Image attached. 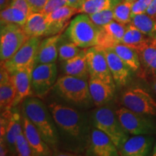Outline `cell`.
<instances>
[{
	"instance_id": "d4e9b609",
	"label": "cell",
	"mask_w": 156,
	"mask_h": 156,
	"mask_svg": "<svg viewBox=\"0 0 156 156\" xmlns=\"http://www.w3.org/2000/svg\"><path fill=\"white\" fill-rule=\"evenodd\" d=\"M111 48L119 56L132 71H136L140 67V58L139 54L135 48L124 44H118Z\"/></svg>"
},
{
	"instance_id": "8d00e7d4",
	"label": "cell",
	"mask_w": 156,
	"mask_h": 156,
	"mask_svg": "<svg viewBox=\"0 0 156 156\" xmlns=\"http://www.w3.org/2000/svg\"><path fill=\"white\" fill-rule=\"evenodd\" d=\"M9 6L20 9L28 16L34 12V11H33L32 8H31V7L27 0H11Z\"/></svg>"
},
{
	"instance_id": "484cf974",
	"label": "cell",
	"mask_w": 156,
	"mask_h": 156,
	"mask_svg": "<svg viewBox=\"0 0 156 156\" xmlns=\"http://www.w3.org/2000/svg\"><path fill=\"white\" fill-rule=\"evenodd\" d=\"M130 23L151 38H156V18L155 17L147 13L133 15Z\"/></svg>"
},
{
	"instance_id": "d6986e66",
	"label": "cell",
	"mask_w": 156,
	"mask_h": 156,
	"mask_svg": "<svg viewBox=\"0 0 156 156\" xmlns=\"http://www.w3.org/2000/svg\"><path fill=\"white\" fill-rule=\"evenodd\" d=\"M126 25L113 20L105 26L101 27L98 46L103 48H112L121 44L125 34Z\"/></svg>"
},
{
	"instance_id": "cb8c5ba5",
	"label": "cell",
	"mask_w": 156,
	"mask_h": 156,
	"mask_svg": "<svg viewBox=\"0 0 156 156\" xmlns=\"http://www.w3.org/2000/svg\"><path fill=\"white\" fill-rule=\"evenodd\" d=\"M152 38L142 33L132 23L126 25L125 34L122 38V44L135 48L137 52L151 44Z\"/></svg>"
},
{
	"instance_id": "9a60e30c",
	"label": "cell",
	"mask_w": 156,
	"mask_h": 156,
	"mask_svg": "<svg viewBox=\"0 0 156 156\" xmlns=\"http://www.w3.org/2000/svg\"><path fill=\"white\" fill-rule=\"evenodd\" d=\"M153 138L148 135H134L124 142L119 150L122 156H145L153 150Z\"/></svg>"
},
{
	"instance_id": "d590c367",
	"label": "cell",
	"mask_w": 156,
	"mask_h": 156,
	"mask_svg": "<svg viewBox=\"0 0 156 156\" xmlns=\"http://www.w3.org/2000/svg\"><path fill=\"white\" fill-rule=\"evenodd\" d=\"M67 5V0H48L42 12L48 15L60 7Z\"/></svg>"
},
{
	"instance_id": "ac0fdd59",
	"label": "cell",
	"mask_w": 156,
	"mask_h": 156,
	"mask_svg": "<svg viewBox=\"0 0 156 156\" xmlns=\"http://www.w3.org/2000/svg\"><path fill=\"white\" fill-rule=\"evenodd\" d=\"M109 69L116 85L124 86L129 80L131 69L122 61L112 48H104Z\"/></svg>"
},
{
	"instance_id": "d6a6232c",
	"label": "cell",
	"mask_w": 156,
	"mask_h": 156,
	"mask_svg": "<svg viewBox=\"0 0 156 156\" xmlns=\"http://www.w3.org/2000/svg\"><path fill=\"white\" fill-rule=\"evenodd\" d=\"M88 15L95 25L103 27L114 20V9H106Z\"/></svg>"
},
{
	"instance_id": "30bf717a",
	"label": "cell",
	"mask_w": 156,
	"mask_h": 156,
	"mask_svg": "<svg viewBox=\"0 0 156 156\" xmlns=\"http://www.w3.org/2000/svg\"><path fill=\"white\" fill-rule=\"evenodd\" d=\"M86 59L90 77L96 78L115 86L104 48L99 46L87 48Z\"/></svg>"
},
{
	"instance_id": "5bb4252c",
	"label": "cell",
	"mask_w": 156,
	"mask_h": 156,
	"mask_svg": "<svg viewBox=\"0 0 156 156\" xmlns=\"http://www.w3.org/2000/svg\"><path fill=\"white\" fill-rule=\"evenodd\" d=\"M22 119L23 132L30 144L34 155H50L51 153L50 146L44 141L34 124L25 114H23Z\"/></svg>"
},
{
	"instance_id": "60d3db41",
	"label": "cell",
	"mask_w": 156,
	"mask_h": 156,
	"mask_svg": "<svg viewBox=\"0 0 156 156\" xmlns=\"http://www.w3.org/2000/svg\"><path fill=\"white\" fill-rule=\"evenodd\" d=\"M146 13L153 17L156 16V0H153L150 7L146 12Z\"/></svg>"
},
{
	"instance_id": "e0dca14e",
	"label": "cell",
	"mask_w": 156,
	"mask_h": 156,
	"mask_svg": "<svg viewBox=\"0 0 156 156\" xmlns=\"http://www.w3.org/2000/svg\"><path fill=\"white\" fill-rule=\"evenodd\" d=\"M33 69L34 67L26 68L18 70L11 75V80L16 92L13 108L16 107L31 94Z\"/></svg>"
},
{
	"instance_id": "7402d4cb",
	"label": "cell",
	"mask_w": 156,
	"mask_h": 156,
	"mask_svg": "<svg viewBox=\"0 0 156 156\" xmlns=\"http://www.w3.org/2000/svg\"><path fill=\"white\" fill-rule=\"evenodd\" d=\"M86 51L87 48H83L75 57L64 62L63 72L64 75L85 80L90 77L86 59Z\"/></svg>"
},
{
	"instance_id": "52a82bcc",
	"label": "cell",
	"mask_w": 156,
	"mask_h": 156,
	"mask_svg": "<svg viewBox=\"0 0 156 156\" xmlns=\"http://www.w3.org/2000/svg\"><path fill=\"white\" fill-rule=\"evenodd\" d=\"M41 41V37L29 38L14 55L5 62H1V64L10 75L18 70L34 67Z\"/></svg>"
},
{
	"instance_id": "4dcf8cb0",
	"label": "cell",
	"mask_w": 156,
	"mask_h": 156,
	"mask_svg": "<svg viewBox=\"0 0 156 156\" xmlns=\"http://www.w3.org/2000/svg\"><path fill=\"white\" fill-rule=\"evenodd\" d=\"M64 38V36H62L58 43V58L62 62L75 57L81 51V48L75 43L71 41L69 38L67 41V39Z\"/></svg>"
},
{
	"instance_id": "ee69618b",
	"label": "cell",
	"mask_w": 156,
	"mask_h": 156,
	"mask_svg": "<svg viewBox=\"0 0 156 156\" xmlns=\"http://www.w3.org/2000/svg\"><path fill=\"white\" fill-rule=\"evenodd\" d=\"M152 87H153L154 91H155V93H156V78H155L153 80V82H152Z\"/></svg>"
},
{
	"instance_id": "5b68a950",
	"label": "cell",
	"mask_w": 156,
	"mask_h": 156,
	"mask_svg": "<svg viewBox=\"0 0 156 156\" xmlns=\"http://www.w3.org/2000/svg\"><path fill=\"white\" fill-rule=\"evenodd\" d=\"M93 120L95 128L107 134L118 150L129 139V134L122 126L116 113L110 108L104 107L98 108L93 114Z\"/></svg>"
},
{
	"instance_id": "8fae6325",
	"label": "cell",
	"mask_w": 156,
	"mask_h": 156,
	"mask_svg": "<svg viewBox=\"0 0 156 156\" xmlns=\"http://www.w3.org/2000/svg\"><path fill=\"white\" fill-rule=\"evenodd\" d=\"M57 80L55 63L35 64L32 73V88L38 97L42 98L54 88Z\"/></svg>"
},
{
	"instance_id": "e575fe53",
	"label": "cell",
	"mask_w": 156,
	"mask_h": 156,
	"mask_svg": "<svg viewBox=\"0 0 156 156\" xmlns=\"http://www.w3.org/2000/svg\"><path fill=\"white\" fill-rule=\"evenodd\" d=\"M153 1V0H134L132 7V17L133 15L146 13Z\"/></svg>"
},
{
	"instance_id": "f546056e",
	"label": "cell",
	"mask_w": 156,
	"mask_h": 156,
	"mask_svg": "<svg viewBox=\"0 0 156 156\" xmlns=\"http://www.w3.org/2000/svg\"><path fill=\"white\" fill-rule=\"evenodd\" d=\"M134 0H122L114 8V20L127 25L132 21V7Z\"/></svg>"
},
{
	"instance_id": "3957f363",
	"label": "cell",
	"mask_w": 156,
	"mask_h": 156,
	"mask_svg": "<svg viewBox=\"0 0 156 156\" xmlns=\"http://www.w3.org/2000/svg\"><path fill=\"white\" fill-rule=\"evenodd\" d=\"M101 28L88 15L81 13L69 23L65 35L80 48H88L98 46Z\"/></svg>"
},
{
	"instance_id": "1f68e13d",
	"label": "cell",
	"mask_w": 156,
	"mask_h": 156,
	"mask_svg": "<svg viewBox=\"0 0 156 156\" xmlns=\"http://www.w3.org/2000/svg\"><path fill=\"white\" fill-rule=\"evenodd\" d=\"M140 61L146 69L156 74V47L151 45L138 51Z\"/></svg>"
},
{
	"instance_id": "603a6c76",
	"label": "cell",
	"mask_w": 156,
	"mask_h": 156,
	"mask_svg": "<svg viewBox=\"0 0 156 156\" xmlns=\"http://www.w3.org/2000/svg\"><path fill=\"white\" fill-rule=\"evenodd\" d=\"M22 28L29 38L46 36L48 29L47 15L42 12H33L27 19Z\"/></svg>"
},
{
	"instance_id": "7bdbcfd3",
	"label": "cell",
	"mask_w": 156,
	"mask_h": 156,
	"mask_svg": "<svg viewBox=\"0 0 156 156\" xmlns=\"http://www.w3.org/2000/svg\"><path fill=\"white\" fill-rule=\"evenodd\" d=\"M11 2V0H0V7H1V10L5 9L9 6V4Z\"/></svg>"
},
{
	"instance_id": "9c48e42d",
	"label": "cell",
	"mask_w": 156,
	"mask_h": 156,
	"mask_svg": "<svg viewBox=\"0 0 156 156\" xmlns=\"http://www.w3.org/2000/svg\"><path fill=\"white\" fill-rule=\"evenodd\" d=\"M122 103L131 111L147 116H156V101L142 87H130L122 94Z\"/></svg>"
},
{
	"instance_id": "f35d334b",
	"label": "cell",
	"mask_w": 156,
	"mask_h": 156,
	"mask_svg": "<svg viewBox=\"0 0 156 156\" xmlns=\"http://www.w3.org/2000/svg\"><path fill=\"white\" fill-rule=\"evenodd\" d=\"M11 75L5 69V67L1 64V70H0V84H3L10 80Z\"/></svg>"
},
{
	"instance_id": "83f0119b",
	"label": "cell",
	"mask_w": 156,
	"mask_h": 156,
	"mask_svg": "<svg viewBox=\"0 0 156 156\" xmlns=\"http://www.w3.org/2000/svg\"><path fill=\"white\" fill-rule=\"evenodd\" d=\"M16 92L11 79L7 83L0 84V106L2 112L13 108Z\"/></svg>"
},
{
	"instance_id": "4fadbf2b",
	"label": "cell",
	"mask_w": 156,
	"mask_h": 156,
	"mask_svg": "<svg viewBox=\"0 0 156 156\" xmlns=\"http://www.w3.org/2000/svg\"><path fill=\"white\" fill-rule=\"evenodd\" d=\"M87 153L95 156L119 155L118 148L110 137L97 128L90 132Z\"/></svg>"
},
{
	"instance_id": "ab89813d",
	"label": "cell",
	"mask_w": 156,
	"mask_h": 156,
	"mask_svg": "<svg viewBox=\"0 0 156 156\" xmlns=\"http://www.w3.org/2000/svg\"><path fill=\"white\" fill-rule=\"evenodd\" d=\"M9 153V150L8 146L7 145V142H6V141L3 138H0V155H7Z\"/></svg>"
},
{
	"instance_id": "bcb514c9",
	"label": "cell",
	"mask_w": 156,
	"mask_h": 156,
	"mask_svg": "<svg viewBox=\"0 0 156 156\" xmlns=\"http://www.w3.org/2000/svg\"><path fill=\"white\" fill-rule=\"evenodd\" d=\"M151 46H155L156 47V38L155 39H152L151 40Z\"/></svg>"
},
{
	"instance_id": "b9f144b4",
	"label": "cell",
	"mask_w": 156,
	"mask_h": 156,
	"mask_svg": "<svg viewBox=\"0 0 156 156\" xmlns=\"http://www.w3.org/2000/svg\"><path fill=\"white\" fill-rule=\"evenodd\" d=\"M83 1V0H67V5L79 9L80 6L82 2Z\"/></svg>"
},
{
	"instance_id": "ba28073f",
	"label": "cell",
	"mask_w": 156,
	"mask_h": 156,
	"mask_svg": "<svg viewBox=\"0 0 156 156\" xmlns=\"http://www.w3.org/2000/svg\"><path fill=\"white\" fill-rule=\"evenodd\" d=\"M124 129L132 135H151L156 132V125L147 115L141 114L122 107L116 112Z\"/></svg>"
},
{
	"instance_id": "44dd1931",
	"label": "cell",
	"mask_w": 156,
	"mask_h": 156,
	"mask_svg": "<svg viewBox=\"0 0 156 156\" xmlns=\"http://www.w3.org/2000/svg\"><path fill=\"white\" fill-rule=\"evenodd\" d=\"M89 78L90 93L93 103L97 106H102L112 100L114 97L115 86L96 78Z\"/></svg>"
},
{
	"instance_id": "7c38bea8",
	"label": "cell",
	"mask_w": 156,
	"mask_h": 156,
	"mask_svg": "<svg viewBox=\"0 0 156 156\" xmlns=\"http://www.w3.org/2000/svg\"><path fill=\"white\" fill-rule=\"evenodd\" d=\"M23 132V119L17 112H11L10 110L4 112L1 116V138L7 142L9 153L17 155V136Z\"/></svg>"
},
{
	"instance_id": "4316f807",
	"label": "cell",
	"mask_w": 156,
	"mask_h": 156,
	"mask_svg": "<svg viewBox=\"0 0 156 156\" xmlns=\"http://www.w3.org/2000/svg\"><path fill=\"white\" fill-rule=\"evenodd\" d=\"M122 0H83L79 7V13L90 15L98 12L114 9Z\"/></svg>"
},
{
	"instance_id": "836d02e7",
	"label": "cell",
	"mask_w": 156,
	"mask_h": 156,
	"mask_svg": "<svg viewBox=\"0 0 156 156\" xmlns=\"http://www.w3.org/2000/svg\"><path fill=\"white\" fill-rule=\"evenodd\" d=\"M15 147H16L17 155L20 156H30L34 155L32 150L30 146V144L28 140L25 137L24 132H21L18 136H17L16 143H15Z\"/></svg>"
},
{
	"instance_id": "ffe728a7",
	"label": "cell",
	"mask_w": 156,
	"mask_h": 156,
	"mask_svg": "<svg viewBox=\"0 0 156 156\" xmlns=\"http://www.w3.org/2000/svg\"><path fill=\"white\" fill-rule=\"evenodd\" d=\"M61 35L48 36L39 44L36 58V64L55 63L58 57V43Z\"/></svg>"
},
{
	"instance_id": "7dc6e473",
	"label": "cell",
	"mask_w": 156,
	"mask_h": 156,
	"mask_svg": "<svg viewBox=\"0 0 156 156\" xmlns=\"http://www.w3.org/2000/svg\"><path fill=\"white\" fill-rule=\"evenodd\" d=\"M155 18H156V16H155Z\"/></svg>"
},
{
	"instance_id": "8992f818",
	"label": "cell",
	"mask_w": 156,
	"mask_h": 156,
	"mask_svg": "<svg viewBox=\"0 0 156 156\" xmlns=\"http://www.w3.org/2000/svg\"><path fill=\"white\" fill-rule=\"evenodd\" d=\"M29 37L22 26L13 23L1 25L0 33V59L1 62L9 59L26 42Z\"/></svg>"
},
{
	"instance_id": "2e32d148",
	"label": "cell",
	"mask_w": 156,
	"mask_h": 156,
	"mask_svg": "<svg viewBox=\"0 0 156 156\" xmlns=\"http://www.w3.org/2000/svg\"><path fill=\"white\" fill-rule=\"evenodd\" d=\"M79 13V9L65 5L47 15L48 29L46 37L59 34L67 27L71 17Z\"/></svg>"
},
{
	"instance_id": "277c9868",
	"label": "cell",
	"mask_w": 156,
	"mask_h": 156,
	"mask_svg": "<svg viewBox=\"0 0 156 156\" xmlns=\"http://www.w3.org/2000/svg\"><path fill=\"white\" fill-rule=\"evenodd\" d=\"M55 92L65 101L76 105H86L92 100L86 80L64 75L58 78L54 88Z\"/></svg>"
},
{
	"instance_id": "f1b7e54d",
	"label": "cell",
	"mask_w": 156,
	"mask_h": 156,
	"mask_svg": "<svg viewBox=\"0 0 156 156\" xmlns=\"http://www.w3.org/2000/svg\"><path fill=\"white\" fill-rule=\"evenodd\" d=\"M28 16L20 9L8 6L5 9L1 10L0 18L1 25L7 23H13L23 26L26 22Z\"/></svg>"
},
{
	"instance_id": "6da1fadb",
	"label": "cell",
	"mask_w": 156,
	"mask_h": 156,
	"mask_svg": "<svg viewBox=\"0 0 156 156\" xmlns=\"http://www.w3.org/2000/svg\"><path fill=\"white\" fill-rule=\"evenodd\" d=\"M23 113L34 124L44 141L51 147H55L58 142V132L53 116L44 103L37 98L25 99Z\"/></svg>"
},
{
	"instance_id": "74e56055",
	"label": "cell",
	"mask_w": 156,
	"mask_h": 156,
	"mask_svg": "<svg viewBox=\"0 0 156 156\" xmlns=\"http://www.w3.org/2000/svg\"><path fill=\"white\" fill-rule=\"evenodd\" d=\"M34 12H42L48 0H27Z\"/></svg>"
},
{
	"instance_id": "f6af8a7d",
	"label": "cell",
	"mask_w": 156,
	"mask_h": 156,
	"mask_svg": "<svg viewBox=\"0 0 156 156\" xmlns=\"http://www.w3.org/2000/svg\"><path fill=\"white\" fill-rule=\"evenodd\" d=\"M152 155L153 156H156V142L154 145L153 147V151H152Z\"/></svg>"
},
{
	"instance_id": "7a4b0ae2",
	"label": "cell",
	"mask_w": 156,
	"mask_h": 156,
	"mask_svg": "<svg viewBox=\"0 0 156 156\" xmlns=\"http://www.w3.org/2000/svg\"><path fill=\"white\" fill-rule=\"evenodd\" d=\"M56 125L62 133L73 140H80L86 132L85 120L75 109L56 103L48 106Z\"/></svg>"
}]
</instances>
